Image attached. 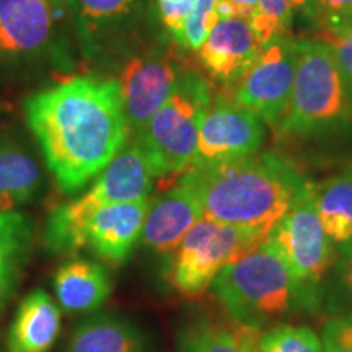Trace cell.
Masks as SVG:
<instances>
[{
	"label": "cell",
	"mask_w": 352,
	"mask_h": 352,
	"mask_svg": "<svg viewBox=\"0 0 352 352\" xmlns=\"http://www.w3.org/2000/svg\"><path fill=\"white\" fill-rule=\"evenodd\" d=\"M26 121L64 192L98 175L124 147L127 120L116 80L77 77L33 95Z\"/></svg>",
	"instance_id": "1"
},
{
	"label": "cell",
	"mask_w": 352,
	"mask_h": 352,
	"mask_svg": "<svg viewBox=\"0 0 352 352\" xmlns=\"http://www.w3.org/2000/svg\"><path fill=\"white\" fill-rule=\"evenodd\" d=\"M204 217L267 236L307 179L271 152L195 164L179 176Z\"/></svg>",
	"instance_id": "2"
},
{
	"label": "cell",
	"mask_w": 352,
	"mask_h": 352,
	"mask_svg": "<svg viewBox=\"0 0 352 352\" xmlns=\"http://www.w3.org/2000/svg\"><path fill=\"white\" fill-rule=\"evenodd\" d=\"M210 287L227 314L243 327L261 328L302 308L296 280L267 239L227 264Z\"/></svg>",
	"instance_id": "3"
},
{
	"label": "cell",
	"mask_w": 352,
	"mask_h": 352,
	"mask_svg": "<svg viewBox=\"0 0 352 352\" xmlns=\"http://www.w3.org/2000/svg\"><path fill=\"white\" fill-rule=\"evenodd\" d=\"M212 103L209 83L195 72H183L173 94L134 135L153 178H179L197 157L199 127Z\"/></svg>",
	"instance_id": "4"
},
{
	"label": "cell",
	"mask_w": 352,
	"mask_h": 352,
	"mask_svg": "<svg viewBox=\"0 0 352 352\" xmlns=\"http://www.w3.org/2000/svg\"><path fill=\"white\" fill-rule=\"evenodd\" d=\"M352 107L333 50L321 39L297 41V65L292 96L279 138H310L342 124Z\"/></svg>",
	"instance_id": "5"
},
{
	"label": "cell",
	"mask_w": 352,
	"mask_h": 352,
	"mask_svg": "<svg viewBox=\"0 0 352 352\" xmlns=\"http://www.w3.org/2000/svg\"><path fill=\"white\" fill-rule=\"evenodd\" d=\"M266 239L287 264L300 294L302 308L316 310L321 287L336 261L338 252L316 210L314 183L307 182Z\"/></svg>",
	"instance_id": "6"
},
{
	"label": "cell",
	"mask_w": 352,
	"mask_h": 352,
	"mask_svg": "<svg viewBox=\"0 0 352 352\" xmlns=\"http://www.w3.org/2000/svg\"><path fill=\"white\" fill-rule=\"evenodd\" d=\"M266 240L261 233L202 217L179 241L166 263V279L179 296L196 298L227 264Z\"/></svg>",
	"instance_id": "7"
},
{
	"label": "cell",
	"mask_w": 352,
	"mask_h": 352,
	"mask_svg": "<svg viewBox=\"0 0 352 352\" xmlns=\"http://www.w3.org/2000/svg\"><path fill=\"white\" fill-rule=\"evenodd\" d=\"M297 65V41L290 36L276 38L264 46L248 72L236 83L233 100L252 111L272 129H277L287 113Z\"/></svg>",
	"instance_id": "8"
},
{
	"label": "cell",
	"mask_w": 352,
	"mask_h": 352,
	"mask_svg": "<svg viewBox=\"0 0 352 352\" xmlns=\"http://www.w3.org/2000/svg\"><path fill=\"white\" fill-rule=\"evenodd\" d=\"M263 140L264 122L256 114L219 95L202 116L195 164L252 155L259 152Z\"/></svg>",
	"instance_id": "9"
},
{
	"label": "cell",
	"mask_w": 352,
	"mask_h": 352,
	"mask_svg": "<svg viewBox=\"0 0 352 352\" xmlns=\"http://www.w3.org/2000/svg\"><path fill=\"white\" fill-rule=\"evenodd\" d=\"M60 0H0V64L36 57L54 36Z\"/></svg>",
	"instance_id": "10"
},
{
	"label": "cell",
	"mask_w": 352,
	"mask_h": 352,
	"mask_svg": "<svg viewBox=\"0 0 352 352\" xmlns=\"http://www.w3.org/2000/svg\"><path fill=\"white\" fill-rule=\"evenodd\" d=\"M183 72L166 57H134L122 69L120 85L127 129L135 135L173 94Z\"/></svg>",
	"instance_id": "11"
},
{
	"label": "cell",
	"mask_w": 352,
	"mask_h": 352,
	"mask_svg": "<svg viewBox=\"0 0 352 352\" xmlns=\"http://www.w3.org/2000/svg\"><path fill=\"white\" fill-rule=\"evenodd\" d=\"M264 46L254 34L248 20H220L197 50L201 65L214 80L226 85L239 83L256 63Z\"/></svg>",
	"instance_id": "12"
},
{
	"label": "cell",
	"mask_w": 352,
	"mask_h": 352,
	"mask_svg": "<svg viewBox=\"0 0 352 352\" xmlns=\"http://www.w3.org/2000/svg\"><path fill=\"white\" fill-rule=\"evenodd\" d=\"M204 217L199 202L182 183L148 199L140 241L162 254H170L184 235Z\"/></svg>",
	"instance_id": "13"
},
{
	"label": "cell",
	"mask_w": 352,
	"mask_h": 352,
	"mask_svg": "<svg viewBox=\"0 0 352 352\" xmlns=\"http://www.w3.org/2000/svg\"><path fill=\"white\" fill-rule=\"evenodd\" d=\"M147 208L148 197L101 206L88 226L87 246L104 263L120 266L127 261L140 240Z\"/></svg>",
	"instance_id": "14"
},
{
	"label": "cell",
	"mask_w": 352,
	"mask_h": 352,
	"mask_svg": "<svg viewBox=\"0 0 352 352\" xmlns=\"http://www.w3.org/2000/svg\"><path fill=\"white\" fill-rule=\"evenodd\" d=\"M153 175L138 144H124L113 160L100 171L88 191L98 206L147 199L153 186Z\"/></svg>",
	"instance_id": "15"
},
{
	"label": "cell",
	"mask_w": 352,
	"mask_h": 352,
	"mask_svg": "<svg viewBox=\"0 0 352 352\" xmlns=\"http://www.w3.org/2000/svg\"><path fill=\"white\" fill-rule=\"evenodd\" d=\"M60 331V310L50 294L34 290L20 303L7 338L8 352H50Z\"/></svg>",
	"instance_id": "16"
},
{
	"label": "cell",
	"mask_w": 352,
	"mask_h": 352,
	"mask_svg": "<svg viewBox=\"0 0 352 352\" xmlns=\"http://www.w3.org/2000/svg\"><path fill=\"white\" fill-rule=\"evenodd\" d=\"M54 290L64 311L91 314L108 300L111 279L100 263L72 259L56 271Z\"/></svg>",
	"instance_id": "17"
},
{
	"label": "cell",
	"mask_w": 352,
	"mask_h": 352,
	"mask_svg": "<svg viewBox=\"0 0 352 352\" xmlns=\"http://www.w3.org/2000/svg\"><path fill=\"white\" fill-rule=\"evenodd\" d=\"M64 352H151L138 327L121 315L98 314L74 328Z\"/></svg>",
	"instance_id": "18"
},
{
	"label": "cell",
	"mask_w": 352,
	"mask_h": 352,
	"mask_svg": "<svg viewBox=\"0 0 352 352\" xmlns=\"http://www.w3.org/2000/svg\"><path fill=\"white\" fill-rule=\"evenodd\" d=\"M314 199L336 252H352V165L314 184Z\"/></svg>",
	"instance_id": "19"
},
{
	"label": "cell",
	"mask_w": 352,
	"mask_h": 352,
	"mask_svg": "<svg viewBox=\"0 0 352 352\" xmlns=\"http://www.w3.org/2000/svg\"><path fill=\"white\" fill-rule=\"evenodd\" d=\"M41 183L36 158L16 144L0 145V212L33 199Z\"/></svg>",
	"instance_id": "20"
},
{
	"label": "cell",
	"mask_w": 352,
	"mask_h": 352,
	"mask_svg": "<svg viewBox=\"0 0 352 352\" xmlns=\"http://www.w3.org/2000/svg\"><path fill=\"white\" fill-rule=\"evenodd\" d=\"M100 208L88 192L57 208L44 228L46 248L56 254H72L85 248L88 226Z\"/></svg>",
	"instance_id": "21"
},
{
	"label": "cell",
	"mask_w": 352,
	"mask_h": 352,
	"mask_svg": "<svg viewBox=\"0 0 352 352\" xmlns=\"http://www.w3.org/2000/svg\"><path fill=\"white\" fill-rule=\"evenodd\" d=\"M138 0H65L72 12L85 51L90 52L95 41L108 28L129 15Z\"/></svg>",
	"instance_id": "22"
},
{
	"label": "cell",
	"mask_w": 352,
	"mask_h": 352,
	"mask_svg": "<svg viewBox=\"0 0 352 352\" xmlns=\"http://www.w3.org/2000/svg\"><path fill=\"white\" fill-rule=\"evenodd\" d=\"M327 277L321 287L320 307L334 316H352V252L338 253Z\"/></svg>",
	"instance_id": "23"
},
{
	"label": "cell",
	"mask_w": 352,
	"mask_h": 352,
	"mask_svg": "<svg viewBox=\"0 0 352 352\" xmlns=\"http://www.w3.org/2000/svg\"><path fill=\"white\" fill-rule=\"evenodd\" d=\"M178 352H240L235 333L212 321H196L178 334Z\"/></svg>",
	"instance_id": "24"
},
{
	"label": "cell",
	"mask_w": 352,
	"mask_h": 352,
	"mask_svg": "<svg viewBox=\"0 0 352 352\" xmlns=\"http://www.w3.org/2000/svg\"><path fill=\"white\" fill-rule=\"evenodd\" d=\"M261 352H324L323 342L314 329L308 327L280 324L261 333Z\"/></svg>",
	"instance_id": "25"
},
{
	"label": "cell",
	"mask_w": 352,
	"mask_h": 352,
	"mask_svg": "<svg viewBox=\"0 0 352 352\" xmlns=\"http://www.w3.org/2000/svg\"><path fill=\"white\" fill-rule=\"evenodd\" d=\"M250 25L259 43L267 46L276 38L289 36L294 25V12L287 0H258V13Z\"/></svg>",
	"instance_id": "26"
},
{
	"label": "cell",
	"mask_w": 352,
	"mask_h": 352,
	"mask_svg": "<svg viewBox=\"0 0 352 352\" xmlns=\"http://www.w3.org/2000/svg\"><path fill=\"white\" fill-rule=\"evenodd\" d=\"M33 239V227L23 214L0 212V259L28 256Z\"/></svg>",
	"instance_id": "27"
},
{
	"label": "cell",
	"mask_w": 352,
	"mask_h": 352,
	"mask_svg": "<svg viewBox=\"0 0 352 352\" xmlns=\"http://www.w3.org/2000/svg\"><path fill=\"white\" fill-rule=\"evenodd\" d=\"M215 2L217 0H195L186 23L183 26L182 38L178 41L186 50H199L209 33L214 30V26L220 21L215 13Z\"/></svg>",
	"instance_id": "28"
},
{
	"label": "cell",
	"mask_w": 352,
	"mask_h": 352,
	"mask_svg": "<svg viewBox=\"0 0 352 352\" xmlns=\"http://www.w3.org/2000/svg\"><path fill=\"white\" fill-rule=\"evenodd\" d=\"M318 39L333 50L352 107V26L341 30H321Z\"/></svg>",
	"instance_id": "29"
},
{
	"label": "cell",
	"mask_w": 352,
	"mask_h": 352,
	"mask_svg": "<svg viewBox=\"0 0 352 352\" xmlns=\"http://www.w3.org/2000/svg\"><path fill=\"white\" fill-rule=\"evenodd\" d=\"M316 25L321 30L352 26V0H316Z\"/></svg>",
	"instance_id": "30"
},
{
	"label": "cell",
	"mask_w": 352,
	"mask_h": 352,
	"mask_svg": "<svg viewBox=\"0 0 352 352\" xmlns=\"http://www.w3.org/2000/svg\"><path fill=\"white\" fill-rule=\"evenodd\" d=\"M195 0H158V10L164 25L173 34L176 41H179L183 33V26L191 12Z\"/></svg>",
	"instance_id": "31"
},
{
	"label": "cell",
	"mask_w": 352,
	"mask_h": 352,
	"mask_svg": "<svg viewBox=\"0 0 352 352\" xmlns=\"http://www.w3.org/2000/svg\"><path fill=\"white\" fill-rule=\"evenodd\" d=\"M320 340L323 346L352 347V316H333L324 321Z\"/></svg>",
	"instance_id": "32"
},
{
	"label": "cell",
	"mask_w": 352,
	"mask_h": 352,
	"mask_svg": "<svg viewBox=\"0 0 352 352\" xmlns=\"http://www.w3.org/2000/svg\"><path fill=\"white\" fill-rule=\"evenodd\" d=\"M25 266V259L2 258L0 259V311L10 300L13 290L16 289L21 270Z\"/></svg>",
	"instance_id": "33"
},
{
	"label": "cell",
	"mask_w": 352,
	"mask_h": 352,
	"mask_svg": "<svg viewBox=\"0 0 352 352\" xmlns=\"http://www.w3.org/2000/svg\"><path fill=\"white\" fill-rule=\"evenodd\" d=\"M235 333L236 344H239L240 352H261L259 351V336H261V329L253 327H243L239 324Z\"/></svg>",
	"instance_id": "34"
},
{
	"label": "cell",
	"mask_w": 352,
	"mask_h": 352,
	"mask_svg": "<svg viewBox=\"0 0 352 352\" xmlns=\"http://www.w3.org/2000/svg\"><path fill=\"white\" fill-rule=\"evenodd\" d=\"M294 15H300L308 21L316 23V0H287Z\"/></svg>",
	"instance_id": "35"
},
{
	"label": "cell",
	"mask_w": 352,
	"mask_h": 352,
	"mask_svg": "<svg viewBox=\"0 0 352 352\" xmlns=\"http://www.w3.org/2000/svg\"><path fill=\"white\" fill-rule=\"evenodd\" d=\"M239 10V16L252 21V19L258 13V0H230Z\"/></svg>",
	"instance_id": "36"
},
{
	"label": "cell",
	"mask_w": 352,
	"mask_h": 352,
	"mask_svg": "<svg viewBox=\"0 0 352 352\" xmlns=\"http://www.w3.org/2000/svg\"><path fill=\"white\" fill-rule=\"evenodd\" d=\"M324 352H352V347H329L323 346Z\"/></svg>",
	"instance_id": "37"
}]
</instances>
